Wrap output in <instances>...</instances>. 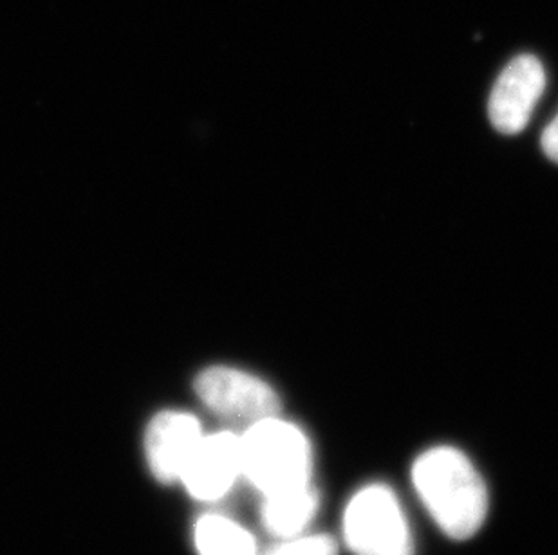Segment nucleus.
Here are the masks:
<instances>
[{
  "mask_svg": "<svg viewBox=\"0 0 558 555\" xmlns=\"http://www.w3.org/2000/svg\"><path fill=\"white\" fill-rule=\"evenodd\" d=\"M417 496L442 534L470 540L488 516V489L463 451L450 445L430 447L412 466Z\"/></svg>",
  "mask_w": 558,
  "mask_h": 555,
  "instance_id": "obj_1",
  "label": "nucleus"
},
{
  "mask_svg": "<svg viewBox=\"0 0 558 555\" xmlns=\"http://www.w3.org/2000/svg\"><path fill=\"white\" fill-rule=\"evenodd\" d=\"M243 477L263 496L311 483L313 451L306 433L277 417L258 420L241 435Z\"/></svg>",
  "mask_w": 558,
  "mask_h": 555,
  "instance_id": "obj_2",
  "label": "nucleus"
},
{
  "mask_svg": "<svg viewBox=\"0 0 558 555\" xmlns=\"http://www.w3.org/2000/svg\"><path fill=\"white\" fill-rule=\"evenodd\" d=\"M343 541L354 555H414L411 527L395 491L371 483L349 499Z\"/></svg>",
  "mask_w": 558,
  "mask_h": 555,
  "instance_id": "obj_3",
  "label": "nucleus"
},
{
  "mask_svg": "<svg viewBox=\"0 0 558 555\" xmlns=\"http://www.w3.org/2000/svg\"><path fill=\"white\" fill-rule=\"evenodd\" d=\"M195 393L217 415L248 424L282 411L279 395L268 383L238 368H206L195 379Z\"/></svg>",
  "mask_w": 558,
  "mask_h": 555,
  "instance_id": "obj_4",
  "label": "nucleus"
},
{
  "mask_svg": "<svg viewBox=\"0 0 558 555\" xmlns=\"http://www.w3.org/2000/svg\"><path fill=\"white\" fill-rule=\"evenodd\" d=\"M546 71L541 60L532 54L513 58L492 89L488 101L492 125L502 134L524 131L543 98Z\"/></svg>",
  "mask_w": 558,
  "mask_h": 555,
  "instance_id": "obj_5",
  "label": "nucleus"
},
{
  "mask_svg": "<svg viewBox=\"0 0 558 555\" xmlns=\"http://www.w3.org/2000/svg\"><path fill=\"white\" fill-rule=\"evenodd\" d=\"M243 477L241 436L232 431H219L201 439L190 458L181 482L189 493L201 502H216Z\"/></svg>",
  "mask_w": 558,
  "mask_h": 555,
  "instance_id": "obj_6",
  "label": "nucleus"
},
{
  "mask_svg": "<svg viewBox=\"0 0 558 555\" xmlns=\"http://www.w3.org/2000/svg\"><path fill=\"white\" fill-rule=\"evenodd\" d=\"M203 436V428L194 415L183 411L156 415L145 436V453L154 478L161 483L181 480Z\"/></svg>",
  "mask_w": 558,
  "mask_h": 555,
  "instance_id": "obj_7",
  "label": "nucleus"
},
{
  "mask_svg": "<svg viewBox=\"0 0 558 555\" xmlns=\"http://www.w3.org/2000/svg\"><path fill=\"white\" fill-rule=\"evenodd\" d=\"M320 507V498L313 485L290 489L264 496L260 518L264 529L275 540L304 534Z\"/></svg>",
  "mask_w": 558,
  "mask_h": 555,
  "instance_id": "obj_8",
  "label": "nucleus"
},
{
  "mask_svg": "<svg viewBox=\"0 0 558 555\" xmlns=\"http://www.w3.org/2000/svg\"><path fill=\"white\" fill-rule=\"evenodd\" d=\"M195 546L199 555H258L248 530L221 514H206L195 523Z\"/></svg>",
  "mask_w": 558,
  "mask_h": 555,
  "instance_id": "obj_9",
  "label": "nucleus"
},
{
  "mask_svg": "<svg viewBox=\"0 0 558 555\" xmlns=\"http://www.w3.org/2000/svg\"><path fill=\"white\" fill-rule=\"evenodd\" d=\"M338 543L327 534H299L268 546L258 555H338Z\"/></svg>",
  "mask_w": 558,
  "mask_h": 555,
  "instance_id": "obj_10",
  "label": "nucleus"
},
{
  "mask_svg": "<svg viewBox=\"0 0 558 555\" xmlns=\"http://www.w3.org/2000/svg\"><path fill=\"white\" fill-rule=\"evenodd\" d=\"M541 145H543L544 153H546L551 161L558 163V114L555 115L554 121L544 128Z\"/></svg>",
  "mask_w": 558,
  "mask_h": 555,
  "instance_id": "obj_11",
  "label": "nucleus"
}]
</instances>
